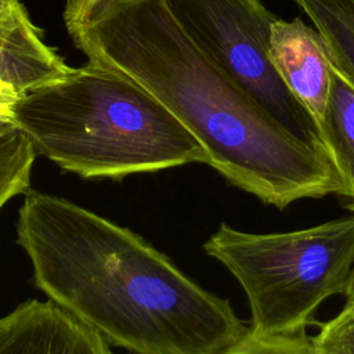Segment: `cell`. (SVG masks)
Returning a JSON list of instances; mask_svg holds the SVG:
<instances>
[{
    "instance_id": "15",
    "label": "cell",
    "mask_w": 354,
    "mask_h": 354,
    "mask_svg": "<svg viewBox=\"0 0 354 354\" xmlns=\"http://www.w3.org/2000/svg\"><path fill=\"white\" fill-rule=\"evenodd\" d=\"M343 296L346 299V304L354 303V266L351 268V272H350V277H348V281H347V286H346V290H344Z\"/></svg>"
},
{
    "instance_id": "9",
    "label": "cell",
    "mask_w": 354,
    "mask_h": 354,
    "mask_svg": "<svg viewBox=\"0 0 354 354\" xmlns=\"http://www.w3.org/2000/svg\"><path fill=\"white\" fill-rule=\"evenodd\" d=\"M330 94L318 123L321 149L330 162L340 184L339 194L354 213V83L330 59Z\"/></svg>"
},
{
    "instance_id": "8",
    "label": "cell",
    "mask_w": 354,
    "mask_h": 354,
    "mask_svg": "<svg viewBox=\"0 0 354 354\" xmlns=\"http://www.w3.org/2000/svg\"><path fill=\"white\" fill-rule=\"evenodd\" d=\"M75 69L43 41L19 0L0 7V83L21 98L65 80Z\"/></svg>"
},
{
    "instance_id": "11",
    "label": "cell",
    "mask_w": 354,
    "mask_h": 354,
    "mask_svg": "<svg viewBox=\"0 0 354 354\" xmlns=\"http://www.w3.org/2000/svg\"><path fill=\"white\" fill-rule=\"evenodd\" d=\"M37 152L28 134L14 122H0V210L14 196L30 189Z\"/></svg>"
},
{
    "instance_id": "3",
    "label": "cell",
    "mask_w": 354,
    "mask_h": 354,
    "mask_svg": "<svg viewBox=\"0 0 354 354\" xmlns=\"http://www.w3.org/2000/svg\"><path fill=\"white\" fill-rule=\"evenodd\" d=\"M12 120L37 153L84 178L120 180L209 160L202 144L155 95L91 61L65 80L18 98Z\"/></svg>"
},
{
    "instance_id": "10",
    "label": "cell",
    "mask_w": 354,
    "mask_h": 354,
    "mask_svg": "<svg viewBox=\"0 0 354 354\" xmlns=\"http://www.w3.org/2000/svg\"><path fill=\"white\" fill-rule=\"evenodd\" d=\"M318 30L328 58L354 83V0H295Z\"/></svg>"
},
{
    "instance_id": "13",
    "label": "cell",
    "mask_w": 354,
    "mask_h": 354,
    "mask_svg": "<svg viewBox=\"0 0 354 354\" xmlns=\"http://www.w3.org/2000/svg\"><path fill=\"white\" fill-rule=\"evenodd\" d=\"M313 337L321 354H354V303L344 304Z\"/></svg>"
},
{
    "instance_id": "16",
    "label": "cell",
    "mask_w": 354,
    "mask_h": 354,
    "mask_svg": "<svg viewBox=\"0 0 354 354\" xmlns=\"http://www.w3.org/2000/svg\"><path fill=\"white\" fill-rule=\"evenodd\" d=\"M8 1H12V0H0V7L3 6V4H6V3H8Z\"/></svg>"
},
{
    "instance_id": "7",
    "label": "cell",
    "mask_w": 354,
    "mask_h": 354,
    "mask_svg": "<svg viewBox=\"0 0 354 354\" xmlns=\"http://www.w3.org/2000/svg\"><path fill=\"white\" fill-rule=\"evenodd\" d=\"M270 59L279 77L311 116L322 120L330 94V62L314 26L301 18H278L271 26Z\"/></svg>"
},
{
    "instance_id": "14",
    "label": "cell",
    "mask_w": 354,
    "mask_h": 354,
    "mask_svg": "<svg viewBox=\"0 0 354 354\" xmlns=\"http://www.w3.org/2000/svg\"><path fill=\"white\" fill-rule=\"evenodd\" d=\"M19 97L0 83V122L12 120V106Z\"/></svg>"
},
{
    "instance_id": "2",
    "label": "cell",
    "mask_w": 354,
    "mask_h": 354,
    "mask_svg": "<svg viewBox=\"0 0 354 354\" xmlns=\"http://www.w3.org/2000/svg\"><path fill=\"white\" fill-rule=\"evenodd\" d=\"M141 83L202 144L209 166L263 203L285 209L339 194V178L322 149L277 120L188 33L156 47Z\"/></svg>"
},
{
    "instance_id": "12",
    "label": "cell",
    "mask_w": 354,
    "mask_h": 354,
    "mask_svg": "<svg viewBox=\"0 0 354 354\" xmlns=\"http://www.w3.org/2000/svg\"><path fill=\"white\" fill-rule=\"evenodd\" d=\"M223 354H321L306 329L292 333H248Z\"/></svg>"
},
{
    "instance_id": "1",
    "label": "cell",
    "mask_w": 354,
    "mask_h": 354,
    "mask_svg": "<svg viewBox=\"0 0 354 354\" xmlns=\"http://www.w3.org/2000/svg\"><path fill=\"white\" fill-rule=\"evenodd\" d=\"M17 243L50 301L133 354H223L249 330L227 299L129 228L29 189Z\"/></svg>"
},
{
    "instance_id": "4",
    "label": "cell",
    "mask_w": 354,
    "mask_h": 354,
    "mask_svg": "<svg viewBox=\"0 0 354 354\" xmlns=\"http://www.w3.org/2000/svg\"><path fill=\"white\" fill-rule=\"evenodd\" d=\"M203 249L242 286L252 330L299 332L328 297L344 295L354 266V213L271 234L245 232L223 223Z\"/></svg>"
},
{
    "instance_id": "17",
    "label": "cell",
    "mask_w": 354,
    "mask_h": 354,
    "mask_svg": "<svg viewBox=\"0 0 354 354\" xmlns=\"http://www.w3.org/2000/svg\"><path fill=\"white\" fill-rule=\"evenodd\" d=\"M350 304H351V303H350Z\"/></svg>"
},
{
    "instance_id": "5",
    "label": "cell",
    "mask_w": 354,
    "mask_h": 354,
    "mask_svg": "<svg viewBox=\"0 0 354 354\" xmlns=\"http://www.w3.org/2000/svg\"><path fill=\"white\" fill-rule=\"evenodd\" d=\"M202 50L249 95L301 140L321 148L315 123L270 59V35L279 18L263 0H169Z\"/></svg>"
},
{
    "instance_id": "6",
    "label": "cell",
    "mask_w": 354,
    "mask_h": 354,
    "mask_svg": "<svg viewBox=\"0 0 354 354\" xmlns=\"http://www.w3.org/2000/svg\"><path fill=\"white\" fill-rule=\"evenodd\" d=\"M109 346L50 300L32 299L0 317V354H115Z\"/></svg>"
}]
</instances>
